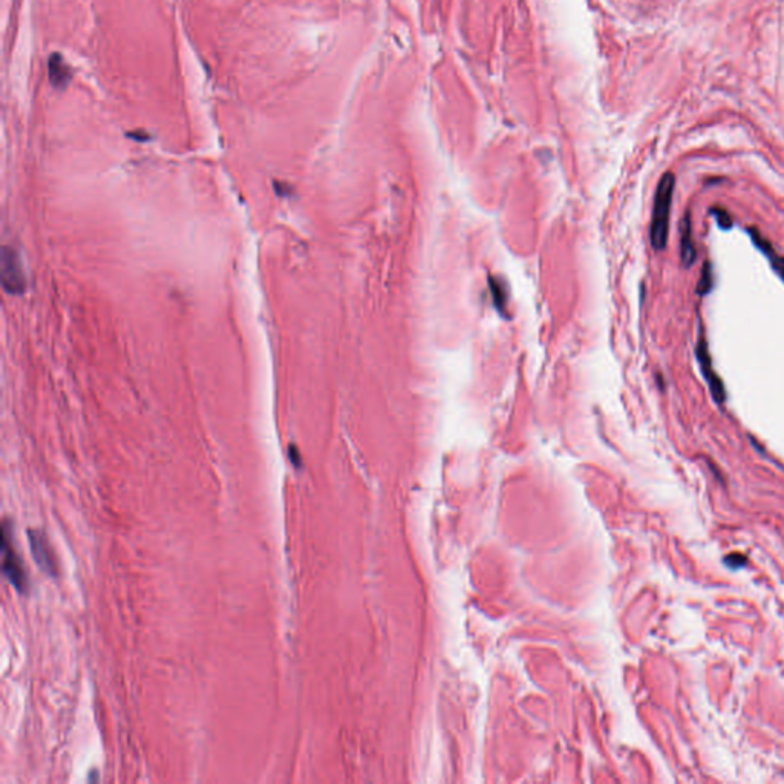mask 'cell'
Wrapping results in <instances>:
<instances>
[{"instance_id":"1","label":"cell","mask_w":784,"mask_h":784,"mask_svg":"<svg viewBox=\"0 0 784 784\" xmlns=\"http://www.w3.org/2000/svg\"><path fill=\"white\" fill-rule=\"evenodd\" d=\"M676 178L673 174H665L657 184L653 216L650 224V241L656 252H662L667 247L669 235V215L673 207Z\"/></svg>"},{"instance_id":"2","label":"cell","mask_w":784,"mask_h":784,"mask_svg":"<svg viewBox=\"0 0 784 784\" xmlns=\"http://www.w3.org/2000/svg\"><path fill=\"white\" fill-rule=\"evenodd\" d=\"M0 543H2V553H3L2 559L3 575L12 584V587L21 593V595H28V591L31 589L29 576L21 555L17 553L14 543V529H12V524L8 518H5L2 523Z\"/></svg>"},{"instance_id":"3","label":"cell","mask_w":784,"mask_h":784,"mask_svg":"<svg viewBox=\"0 0 784 784\" xmlns=\"http://www.w3.org/2000/svg\"><path fill=\"white\" fill-rule=\"evenodd\" d=\"M2 285L6 293L21 294L26 288L25 273L17 253L10 247H3L2 252Z\"/></svg>"},{"instance_id":"4","label":"cell","mask_w":784,"mask_h":784,"mask_svg":"<svg viewBox=\"0 0 784 784\" xmlns=\"http://www.w3.org/2000/svg\"><path fill=\"white\" fill-rule=\"evenodd\" d=\"M28 536H29L32 558L36 559L37 565L40 567L46 575H49L52 578H57V575H58L57 556H56L54 550H52L48 538H46L45 533L40 530H29Z\"/></svg>"},{"instance_id":"5","label":"cell","mask_w":784,"mask_h":784,"mask_svg":"<svg viewBox=\"0 0 784 784\" xmlns=\"http://www.w3.org/2000/svg\"><path fill=\"white\" fill-rule=\"evenodd\" d=\"M697 359H698V365H700V370L703 372V377L706 379L708 385H709V391L713 394L714 400L717 403H724V400H726V391H724V386H723V381L720 380L719 375L715 374L714 368H713V360H711V355L708 353V345H706V340L700 339L697 344Z\"/></svg>"},{"instance_id":"6","label":"cell","mask_w":784,"mask_h":784,"mask_svg":"<svg viewBox=\"0 0 784 784\" xmlns=\"http://www.w3.org/2000/svg\"><path fill=\"white\" fill-rule=\"evenodd\" d=\"M48 77L56 89H64L72 80V69L58 52H52L48 58Z\"/></svg>"},{"instance_id":"7","label":"cell","mask_w":784,"mask_h":784,"mask_svg":"<svg viewBox=\"0 0 784 784\" xmlns=\"http://www.w3.org/2000/svg\"><path fill=\"white\" fill-rule=\"evenodd\" d=\"M749 235L750 238H752V242L755 243L757 248H759L760 252L769 259L770 267L774 268V272L784 281V258H781V256L775 252V248L770 246V242L764 238L759 230L749 228Z\"/></svg>"},{"instance_id":"8","label":"cell","mask_w":784,"mask_h":784,"mask_svg":"<svg viewBox=\"0 0 784 784\" xmlns=\"http://www.w3.org/2000/svg\"><path fill=\"white\" fill-rule=\"evenodd\" d=\"M691 216L685 213L682 221V239H680V256L685 267H691L696 261V248L693 243V228H691Z\"/></svg>"},{"instance_id":"9","label":"cell","mask_w":784,"mask_h":784,"mask_svg":"<svg viewBox=\"0 0 784 784\" xmlns=\"http://www.w3.org/2000/svg\"><path fill=\"white\" fill-rule=\"evenodd\" d=\"M711 289H713V267L706 261L702 267V276L700 281L697 283V294L706 296Z\"/></svg>"},{"instance_id":"10","label":"cell","mask_w":784,"mask_h":784,"mask_svg":"<svg viewBox=\"0 0 784 784\" xmlns=\"http://www.w3.org/2000/svg\"><path fill=\"white\" fill-rule=\"evenodd\" d=\"M711 213L715 216V219H717V222H719L720 228L729 230L730 227H733V218H730L726 210H723L720 207H714L713 210H711Z\"/></svg>"},{"instance_id":"11","label":"cell","mask_w":784,"mask_h":784,"mask_svg":"<svg viewBox=\"0 0 784 784\" xmlns=\"http://www.w3.org/2000/svg\"><path fill=\"white\" fill-rule=\"evenodd\" d=\"M746 562H748L746 556L740 555V553H733V555H728L726 558H724V564H726L729 569H733V570L741 569V567L746 565Z\"/></svg>"},{"instance_id":"12","label":"cell","mask_w":784,"mask_h":784,"mask_svg":"<svg viewBox=\"0 0 784 784\" xmlns=\"http://www.w3.org/2000/svg\"><path fill=\"white\" fill-rule=\"evenodd\" d=\"M490 289H492V294H493V299H495V305L499 309V311H504V296L501 294V287H499V283L493 282L490 279Z\"/></svg>"},{"instance_id":"13","label":"cell","mask_w":784,"mask_h":784,"mask_svg":"<svg viewBox=\"0 0 784 784\" xmlns=\"http://www.w3.org/2000/svg\"><path fill=\"white\" fill-rule=\"evenodd\" d=\"M289 452H292V453H289V457H292L293 464H294V466H299L300 463H299V455H298V449H296V446L289 447Z\"/></svg>"}]
</instances>
